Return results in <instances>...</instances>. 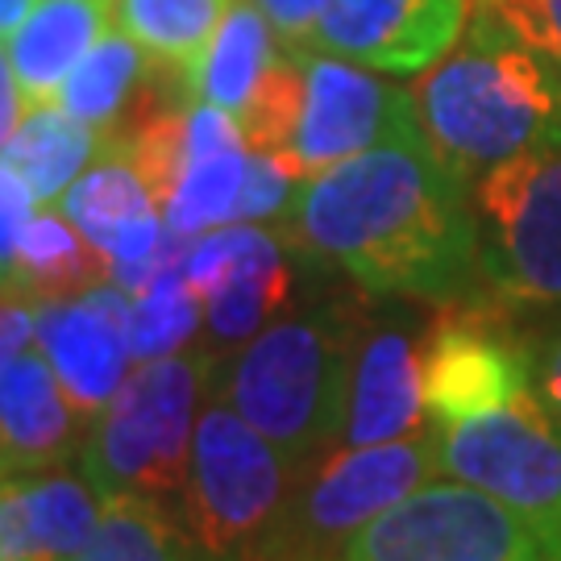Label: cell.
Segmentation results:
<instances>
[{
  "mask_svg": "<svg viewBox=\"0 0 561 561\" xmlns=\"http://www.w3.org/2000/svg\"><path fill=\"white\" fill-rule=\"evenodd\" d=\"M245 162H250V146L183 162L180 183H175V192L162 204L167 225L175 233H183V238H201L208 229H221V225L238 221Z\"/></svg>",
  "mask_w": 561,
  "mask_h": 561,
  "instance_id": "cell-24",
  "label": "cell"
},
{
  "mask_svg": "<svg viewBox=\"0 0 561 561\" xmlns=\"http://www.w3.org/2000/svg\"><path fill=\"white\" fill-rule=\"evenodd\" d=\"M287 50H317V21L324 0H254Z\"/></svg>",
  "mask_w": 561,
  "mask_h": 561,
  "instance_id": "cell-29",
  "label": "cell"
},
{
  "mask_svg": "<svg viewBox=\"0 0 561 561\" xmlns=\"http://www.w3.org/2000/svg\"><path fill=\"white\" fill-rule=\"evenodd\" d=\"M428 333L433 324H424L412 300H396L391 308L354 317L341 445H382L421 433L428 421Z\"/></svg>",
  "mask_w": 561,
  "mask_h": 561,
  "instance_id": "cell-11",
  "label": "cell"
},
{
  "mask_svg": "<svg viewBox=\"0 0 561 561\" xmlns=\"http://www.w3.org/2000/svg\"><path fill=\"white\" fill-rule=\"evenodd\" d=\"M117 0H38L9 38V62L25 108L55 104L83 55L108 34Z\"/></svg>",
  "mask_w": 561,
  "mask_h": 561,
  "instance_id": "cell-17",
  "label": "cell"
},
{
  "mask_svg": "<svg viewBox=\"0 0 561 561\" xmlns=\"http://www.w3.org/2000/svg\"><path fill=\"white\" fill-rule=\"evenodd\" d=\"M561 80V0H479Z\"/></svg>",
  "mask_w": 561,
  "mask_h": 561,
  "instance_id": "cell-27",
  "label": "cell"
},
{
  "mask_svg": "<svg viewBox=\"0 0 561 561\" xmlns=\"http://www.w3.org/2000/svg\"><path fill=\"white\" fill-rule=\"evenodd\" d=\"M204 324V300L183 279V266L167 271L134 300V358L154 362L187 350Z\"/></svg>",
  "mask_w": 561,
  "mask_h": 561,
  "instance_id": "cell-25",
  "label": "cell"
},
{
  "mask_svg": "<svg viewBox=\"0 0 561 561\" xmlns=\"http://www.w3.org/2000/svg\"><path fill=\"white\" fill-rule=\"evenodd\" d=\"M300 117L283 146V159L300 180H312L387 141L424 138L412 88L379 80L329 50H300Z\"/></svg>",
  "mask_w": 561,
  "mask_h": 561,
  "instance_id": "cell-10",
  "label": "cell"
},
{
  "mask_svg": "<svg viewBox=\"0 0 561 561\" xmlns=\"http://www.w3.org/2000/svg\"><path fill=\"white\" fill-rule=\"evenodd\" d=\"M34 4L38 0H0V38H13V30L34 13Z\"/></svg>",
  "mask_w": 561,
  "mask_h": 561,
  "instance_id": "cell-33",
  "label": "cell"
},
{
  "mask_svg": "<svg viewBox=\"0 0 561 561\" xmlns=\"http://www.w3.org/2000/svg\"><path fill=\"white\" fill-rule=\"evenodd\" d=\"M83 433L88 424L62 396V382L42 350H21L0 370V470H50L80 454Z\"/></svg>",
  "mask_w": 561,
  "mask_h": 561,
  "instance_id": "cell-16",
  "label": "cell"
},
{
  "mask_svg": "<svg viewBox=\"0 0 561 561\" xmlns=\"http://www.w3.org/2000/svg\"><path fill=\"white\" fill-rule=\"evenodd\" d=\"M479 283L516 308H561V134L474 187Z\"/></svg>",
  "mask_w": 561,
  "mask_h": 561,
  "instance_id": "cell-8",
  "label": "cell"
},
{
  "mask_svg": "<svg viewBox=\"0 0 561 561\" xmlns=\"http://www.w3.org/2000/svg\"><path fill=\"white\" fill-rule=\"evenodd\" d=\"M167 76H175V71L159 67L125 30H108L83 55L71 80L62 83L59 108H67L76 121L101 129L108 138H117V134H129L141 117H150V108H141V104L154 101V88Z\"/></svg>",
  "mask_w": 561,
  "mask_h": 561,
  "instance_id": "cell-18",
  "label": "cell"
},
{
  "mask_svg": "<svg viewBox=\"0 0 561 561\" xmlns=\"http://www.w3.org/2000/svg\"><path fill=\"white\" fill-rule=\"evenodd\" d=\"M528 358H533V379H537L545 408L561 424V329L545 333L537 345H528Z\"/></svg>",
  "mask_w": 561,
  "mask_h": 561,
  "instance_id": "cell-31",
  "label": "cell"
},
{
  "mask_svg": "<svg viewBox=\"0 0 561 561\" xmlns=\"http://www.w3.org/2000/svg\"><path fill=\"white\" fill-rule=\"evenodd\" d=\"M229 0H117V25L150 59L187 80L217 34Z\"/></svg>",
  "mask_w": 561,
  "mask_h": 561,
  "instance_id": "cell-23",
  "label": "cell"
},
{
  "mask_svg": "<svg viewBox=\"0 0 561 561\" xmlns=\"http://www.w3.org/2000/svg\"><path fill=\"white\" fill-rule=\"evenodd\" d=\"M34 208H38V201L25 187V180L9 162H0V287L13 283L21 233H25V225L34 221Z\"/></svg>",
  "mask_w": 561,
  "mask_h": 561,
  "instance_id": "cell-28",
  "label": "cell"
},
{
  "mask_svg": "<svg viewBox=\"0 0 561 561\" xmlns=\"http://www.w3.org/2000/svg\"><path fill=\"white\" fill-rule=\"evenodd\" d=\"M183 279L204 300V329L217 350H241L291 300L287 245L262 225L233 221L192 238Z\"/></svg>",
  "mask_w": 561,
  "mask_h": 561,
  "instance_id": "cell-12",
  "label": "cell"
},
{
  "mask_svg": "<svg viewBox=\"0 0 561 561\" xmlns=\"http://www.w3.org/2000/svg\"><path fill=\"white\" fill-rule=\"evenodd\" d=\"M62 217L80 229L108 262V275L117 266L150 262L167 245V217L159 196L141 180L138 162L129 154L125 134L108 138L101 159L83 171L80 180L62 192Z\"/></svg>",
  "mask_w": 561,
  "mask_h": 561,
  "instance_id": "cell-15",
  "label": "cell"
},
{
  "mask_svg": "<svg viewBox=\"0 0 561 561\" xmlns=\"http://www.w3.org/2000/svg\"><path fill=\"white\" fill-rule=\"evenodd\" d=\"M433 474H442L437 428L382 445H337L300 479L262 561H333V549L341 553L354 533L433 482Z\"/></svg>",
  "mask_w": 561,
  "mask_h": 561,
  "instance_id": "cell-7",
  "label": "cell"
},
{
  "mask_svg": "<svg viewBox=\"0 0 561 561\" xmlns=\"http://www.w3.org/2000/svg\"><path fill=\"white\" fill-rule=\"evenodd\" d=\"M34 345L50 362L76 416L92 424L138 366L134 358V296L117 283H96L80 296L38 304Z\"/></svg>",
  "mask_w": 561,
  "mask_h": 561,
  "instance_id": "cell-13",
  "label": "cell"
},
{
  "mask_svg": "<svg viewBox=\"0 0 561 561\" xmlns=\"http://www.w3.org/2000/svg\"><path fill=\"white\" fill-rule=\"evenodd\" d=\"M428 428H437L442 474L507 503L561 553V424L537 379L482 412Z\"/></svg>",
  "mask_w": 561,
  "mask_h": 561,
  "instance_id": "cell-6",
  "label": "cell"
},
{
  "mask_svg": "<svg viewBox=\"0 0 561 561\" xmlns=\"http://www.w3.org/2000/svg\"><path fill=\"white\" fill-rule=\"evenodd\" d=\"M341 561H561L507 503L458 479H433L354 533Z\"/></svg>",
  "mask_w": 561,
  "mask_h": 561,
  "instance_id": "cell-9",
  "label": "cell"
},
{
  "mask_svg": "<svg viewBox=\"0 0 561 561\" xmlns=\"http://www.w3.org/2000/svg\"><path fill=\"white\" fill-rule=\"evenodd\" d=\"M300 175L287 167L283 154L271 150H250L245 162V187H241L238 221L262 225V221H287L291 204L300 196Z\"/></svg>",
  "mask_w": 561,
  "mask_h": 561,
  "instance_id": "cell-26",
  "label": "cell"
},
{
  "mask_svg": "<svg viewBox=\"0 0 561 561\" xmlns=\"http://www.w3.org/2000/svg\"><path fill=\"white\" fill-rule=\"evenodd\" d=\"M287 238L375 300L449 304L479 287V217L424 138L375 146L300 183Z\"/></svg>",
  "mask_w": 561,
  "mask_h": 561,
  "instance_id": "cell-1",
  "label": "cell"
},
{
  "mask_svg": "<svg viewBox=\"0 0 561 561\" xmlns=\"http://www.w3.org/2000/svg\"><path fill=\"white\" fill-rule=\"evenodd\" d=\"M300 479L304 470L217 396L192 437L180 520L217 561H262Z\"/></svg>",
  "mask_w": 561,
  "mask_h": 561,
  "instance_id": "cell-5",
  "label": "cell"
},
{
  "mask_svg": "<svg viewBox=\"0 0 561 561\" xmlns=\"http://www.w3.org/2000/svg\"><path fill=\"white\" fill-rule=\"evenodd\" d=\"M474 0H324L317 50L370 71L416 76L458 46Z\"/></svg>",
  "mask_w": 561,
  "mask_h": 561,
  "instance_id": "cell-14",
  "label": "cell"
},
{
  "mask_svg": "<svg viewBox=\"0 0 561 561\" xmlns=\"http://www.w3.org/2000/svg\"><path fill=\"white\" fill-rule=\"evenodd\" d=\"M38 337V300L18 287H0V370Z\"/></svg>",
  "mask_w": 561,
  "mask_h": 561,
  "instance_id": "cell-30",
  "label": "cell"
},
{
  "mask_svg": "<svg viewBox=\"0 0 561 561\" xmlns=\"http://www.w3.org/2000/svg\"><path fill=\"white\" fill-rule=\"evenodd\" d=\"M217 366L213 350L138 362L108 408L88 424L76 474L101 500H180Z\"/></svg>",
  "mask_w": 561,
  "mask_h": 561,
  "instance_id": "cell-4",
  "label": "cell"
},
{
  "mask_svg": "<svg viewBox=\"0 0 561 561\" xmlns=\"http://www.w3.org/2000/svg\"><path fill=\"white\" fill-rule=\"evenodd\" d=\"M21 117H25V96L18 88V76H13V62H9V50L0 46V154L9 138L18 134Z\"/></svg>",
  "mask_w": 561,
  "mask_h": 561,
  "instance_id": "cell-32",
  "label": "cell"
},
{
  "mask_svg": "<svg viewBox=\"0 0 561 561\" xmlns=\"http://www.w3.org/2000/svg\"><path fill=\"white\" fill-rule=\"evenodd\" d=\"M283 42L275 38L271 21L262 18L254 0H229V13L221 18L217 34L208 42L201 62L187 71V96L204 104H217L229 117L245 121L259 101L262 83L279 59Z\"/></svg>",
  "mask_w": 561,
  "mask_h": 561,
  "instance_id": "cell-19",
  "label": "cell"
},
{
  "mask_svg": "<svg viewBox=\"0 0 561 561\" xmlns=\"http://www.w3.org/2000/svg\"><path fill=\"white\" fill-rule=\"evenodd\" d=\"M350 341L354 317L341 308L279 317L229 358L217 396L308 474L341 445Z\"/></svg>",
  "mask_w": 561,
  "mask_h": 561,
  "instance_id": "cell-3",
  "label": "cell"
},
{
  "mask_svg": "<svg viewBox=\"0 0 561 561\" xmlns=\"http://www.w3.org/2000/svg\"><path fill=\"white\" fill-rule=\"evenodd\" d=\"M96 283H108V262H104L101 250L83 238L62 213H50V208L34 213V221L21 233L18 266H13L9 287L46 304L80 296Z\"/></svg>",
  "mask_w": 561,
  "mask_h": 561,
  "instance_id": "cell-21",
  "label": "cell"
},
{
  "mask_svg": "<svg viewBox=\"0 0 561 561\" xmlns=\"http://www.w3.org/2000/svg\"><path fill=\"white\" fill-rule=\"evenodd\" d=\"M412 101L433 154L470 187L561 134V80L479 0L458 46L412 83Z\"/></svg>",
  "mask_w": 561,
  "mask_h": 561,
  "instance_id": "cell-2",
  "label": "cell"
},
{
  "mask_svg": "<svg viewBox=\"0 0 561 561\" xmlns=\"http://www.w3.org/2000/svg\"><path fill=\"white\" fill-rule=\"evenodd\" d=\"M104 146H108V134L76 121L59 104H42V108H25L18 134L9 138L0 162H9L25 180L38 208H50L55 201H62V192L80 180L92 162L101 159Z\"/></svg>",
  "mask_w": 561,
  "mask_h": 561,
  "instance_id": "cell-20",
  "label": "cell"
},
{
  "mask_svg": "<svg viewBox=\"0 0 561 561\" xmlns=\"http://www.w3.org/2000/svg\"><path fill=\"white\" fill-rule=\"evenodd\" d=\"M71 561H217L204 549L171 503L104 500L92 537Z\"/></svg>",
  "mask_w": 561,
  "mask_h": 561,
  "instance_id": "cell-22",
  "label": "cell"
}]
</instances>
